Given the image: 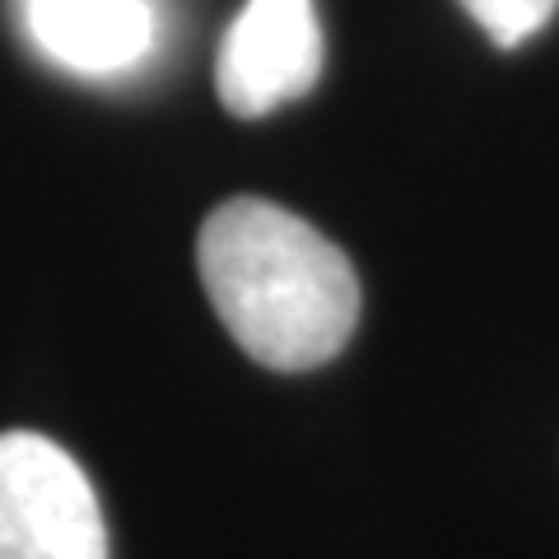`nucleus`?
I'll list each match as a JSON object with an SVG mask.
<instances>
[{
    "label": "nucleus",
    "mask_w": 559,
    "mask_h": 559,
    "mask_svg": "<svg viewBox=\"0 0 559 559\" xmlns=\"http://www.w3.org/2000/svg\"><path fill=\"white\" fill-rule=\"evenodd\" d=\"M210 308L257 364L304 373L336 359L359 322V280L336 242L261 197L210 210L197 238Z\"/></svg>",
    "instance_id": "nucleus-1"
},
{
    "label": "nucleus",
    "mask_w": 559,
    "mask_h": 559,
    "mask_svg": "<svg viewBox=\"0 0 559 559\" xmlns=\"http://www.w3.org/2000/svg\"><path fill=\"white\" fill-rule=\"evenodd\" d=\"M0 559H108L90 476L43 433H0Z\"/></svg>",
    "instance_id": "nucleus-2"
},
{
    "label": "nucleus",
    "mask_w": 559,
    "mask_h": 559,
    "mask_svg": "<svg viewBox=\"0 0 559 559\" xmlns=\"http://www.w3.org/2000/svg\"><path fill=\"white\" fill-rule=\"evenodd\" d=\"M322 57L312 0H248L219 43L215 94L234 117H266L318 84Z\"/></svg>",
    "instance_id": "nucleus-3"
},
{
    "label": "nucleus",
    "mask_w": 559,
    "mask_h": 559,
    "mask_svg": "<svg viewBox=\"0 0 559 559\" xmlns=\"http://www.w3.org/2000/svg\"><path fill=\"white\" fill-rule=\"evenodd\" d=\"M28 38L80 75H117L154 47L150 0H24Z\"/></svg>",
    "instance_id": "nucleus-4"
},
{
    "label": "nucleus",
    "mask_w": 559,
    "mask_h": 559,
    "mask_svg": "<svg viewBox=\"0 0 559 559\" xmlns=\"http://www.w3.org/2000/svg\"><path fill=\"white\" fill-rule=\"evenodd\" d=\"M559 0H462V10L485 28V38L499 47L527 43L536 28H546Z\"/></svg>",
    "instance_id": "nucleus-5"
}]
</instances>
